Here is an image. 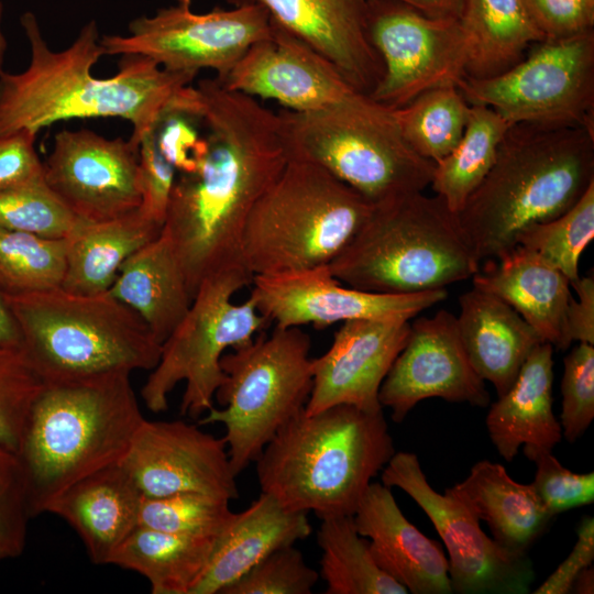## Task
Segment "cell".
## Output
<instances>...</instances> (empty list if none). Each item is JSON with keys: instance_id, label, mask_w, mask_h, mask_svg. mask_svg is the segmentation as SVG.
Returning <instances> with one entry per match:
<instances>
[{"instance_id": "ba28073f", "label": "cell", "mask_w": 594, "mask_h": 594, "mask_svg": "<svg viewBox=\"0 0 594 594\" xmlns=\"http://www.w3.org/2000/svg\"><path fill=\"white\" fill-rule=\"evenodd\" d=\"M373 204L320 166L289 157L253 206L241 260L254 275L329 264L369 218Z\"/></svg>"}, {"instance_id": "60d3db41", "label": "cell", "mask_w": 594, "mask_h": 594, "mask_svg": "<svg viewBox=\"0 0 594 594\" xmlns=\"http://www.w3.org/2000/svg\"><path fill=\"white\" fill-rule=\"evenodd\" d=\"M77 218L45 179L0 193V228L64 239Z\"/></svg>"}, {"instance_id": "484cf974", "label": "cell", "mask_w": 594, "mask_h": 594, "mask_svg": "<svg viewBox=\"0 0 594 594\" xmlns=\"http://www.w3.org/2000/svg\"><path fill=\"white\" fill-rule=\"evenodd\" d=\"M473 286L491 293L532 327L543 342L565 350V314L570 280L539 254L521 246L485 262L473 276Z\"/></svg>"}, {"instance_id": "11a10c76", "label": "cell", "mask_w": 594, "mask_h": 594, "mask_svg": "<svg viewBox=\"0 0 594 594\" xmlns=\"http://www.w3.org/2000/svg\"><path fill=\"white\" fill-rule=\"evenodd\" d=\"M572 590L578 594L594 593V569L592 565L582 570L575 578Z\"/></svg>"}, {"instance_id": "7a4b0ae2", "label": "cell", "mask_w": 594, "mask_h": 594, "mask_svg": "<svg viewBox=\"0 0 594 594\" xmlns=\"http://www.w3.org/2000/svg\"><path fill=\"white\" fill-rule=\"evenodd\" d=\"M21 25L31 57L23 72L0 74V134L20 129L38 133L59 121L113 117L131 122L130 140L139 145L170 98L197 75L124 55L114 76L97 78L92 67L103 51L96 21L86 23L75 41L57 52L48 46L32 12L21 15Z\"/></svg>"}, {"instance_id": "4316f807", "label": "cell", "mask_w": 594, "mask_h": 594, "mask_svg": "<svg viewBox=\"0 0 594 594\" xmlns=\"http://www.w3.org/2000/svg\"><path fill=\"white\" fill-rule=\"evenodd\" d=\"M553 345L537 344L508 391L491 405L485 419L488 436L507 462L519 448L524 453L549 450L562 440V429L552 409Z\"/></svg>"}, {"instance_id": "5b68a950", "label": "cell", "mask_w": 594, "mask_h": 594, "mask_svg": "<svg viewBox=\"0 0 594 594\" xmlns=\"http://www.w3.org/2000/svg\"><path fill=\"white\" fill-rule=\"evenodd\" d=\"M130 375L44 383L16 452L33 516L75 482L121 462L145 419Z\"/></svg>"}, {"instance_id": "3957f363", "label": "cell", "mask_w": 594, "mask_h": 594, "mask_svg": "<svg viewBox=\"0 0 594 594\" xmlns=\"http://www.w3.org/2000/svg\"><path fill=\"white\" fill-rule=\"evenodd\" d=\"M594 183V129L516 123L457 215L477 262L514 249L526 228L572 207Z\"/></svg>"}, {"instance_id": "6f0895ef", "label": "cell", "mask_w": 594, "mask_h": 594, "mask_svg": "<svg viewBox=\"0 0 594 594\" xmlns=\"http://www.w3.org/2000/svg\"><path fill=\"white\" fill-rule=\"evenodd\" d=\"M11 558L9 552L3 548V546L0 543V561Z\"/></svg>"}, {"instance_id": "8992f818", "label": "cell", "mask_w": 594, "mask_h": 594, "mask_svg": "<svg viewBox=\"0 0 594 594\" xmlns=\"http://www.w3.org/2000/svg\"><path fill=\"white\" fill-rule=\"evenodd\" d=\"M328 266L339 282L382 294L441 289L480 270L457 215L424 191L374 205Z\"/></svg>"}, {"instance_id": "d4e9b609", "label": "cell", "mask_w": 594, "mask_h": 594, "mask_svg": "<svg viewBox=\"0 0 594 594\" xmlns=\"http://www.w3.org/2000/svg\"><path fill=\"white\" fill-rule=\"evenodd\" d=\"M310 534L306 513L287 510L261 492L246 509L233 513L216 536L206 568L190 594H221L268 554Z\"/></svg>"}, {"instance_id": "836d02e7", "label": "cell", "mask_w": 594, "mask_h": 594, "mask_svg": "<svg viewBox=\"0 0 594 594\" xmlns=\"http://www.w3.org/2000/svg\"><path fill=\"white\" fill-rule=\"evenodd\" d=\"M492 108L470 105L464 132L457 146L435 164L431 188L458 215L495 162L509 127Z\"/></svg>"}, {"instance_id": "7c38bea8", "label": "cell", "mask_w": 594, "mask_h": 594, "mask_svg": "<svg viewBox=\"0 0 594 594\" xmlns=\"http://www.w3.org/2000/svg\"><path fill=\"white\" fill-rule=\"evenodd\" d=\"M532 45L496 76L464 75L457 87L468 103L492 108L510 124L594 129V30Z\"/></svg>"}, {"instance_id": "f35d334b", "label": "cell", "mask_w": 594, "mask_h": 594, "mask_svg": "<svg viewBox=\"0 0 594 594\" xmlns=\"http://www.w3.org/2000/svg\"><path fill=\"white\" fill-rule=\"evenodd\" d=\"M155 143L177 174L194 170L207 151L200 92L193 84L179 89L158 114L152 130Z\"/></svg>"}, {"instance_id": "1f68e13d", "label": "cell", "mask_w": 594, "mask_h": 594, "mask_svg": "<svg viewBox=\"0 0 594 594\" xmlns=\"http://www.w3.org/2000/svg\"><path fill=\"white\" fill-rule=\"evenodd\" d=\"M459 22L466 44L465 75L474 78L505 72L543 41L522 0H464Z\"/></svg>"}, {"instance_id": "e0dca14e", "label": "cell", "mask_w": 594, "mask_h": 594, "mask_svg": "<svg viewBox=\"0 0 594 594\" xmlns=\"http://www.w3.org/2000/svg\"><path fill=\"white\" fill-rule=\"evenodd\" d=\"M44 179L73 215L102 221L141 205L139 145L91 130H62L43 163Z\"/></svg>"}, {"instance_id": "ac0fdd59", "label": "cell", "mask_w": 594, "mask_h": 594, "mask_svg": "<svg viewBox=\"0 0 594 594\" xmlns=\"http://www.w3.org/2000/svg\"><path fill=\"white\" fill-rule=\"evenodd\" d=\"M463 348L457 316L444 309L410 322L407 342L384 378L378 399L402 422L421 400L442 398L476 407L490 404V393Z\"/></svg>"}, {"instance_id": "30bf717a", "label": "cell", "mask_w": 594, "mask_h": 594, "mask_svg": "<svg viewBox=\"0 0 594 594\" xmlns=\"http://www.w3.org/2000/svg\"><path fill=\"white\" fill-rule=\"evenodd\" d=\"M220 360L226 380L215 406L199 425L221 424L231 468L238 476L275 433L301 413L312 388L310 338L299 327L258 332Z\"/></svg>"}, {"instance_id": "b9f144b4", "label": "cell", "mask_w": 594, "mask_h": 594, "mask_svg": "<svg viewBox=\"0 0 594 594\" xmlns=\"http://www.w3.org/2000/svg\"><path fill=\"white\" fill-rule=\"evenodd\" d=\"M43 385L21 349L0 348V446L18 452Z\"/></svg>"}, {"instance_id": "6da1fadb", "label": "cell", "mask_w": 594, "mask_h": 594, "mask_svg": "<svg viewBox=\"0 0 594 594\" xmlns=\"http://www.w3.org/2000/svg\"><path fill=\"white\" fill-rule=\"evenodd\" d=\"M196 86L208 146L194 170L176 174L163 227L191 298L206 278L244 266L248 217L289 160L278 112L217 77Z\"/></svg>"}, {"instance_id": "8d00e7d4", "label": "cell", "mask_w": 594, "mask_h": 594, "mask_svg": "<svg viewBox=\"0 0 594 594\" xmlns=\"http://www.w3.org/2000/svg\"><path fill=\"white\" fill-rule=\"evenodd\" d=\"M66 239L0 228V292L18 296L62 286Z\"/></svg>"}, {"instance_id": "ab89813d", "label": "cell", "mask_w": 594, "mask_h": 594, "mask_svg": "<svg viewBox=\"0 0 594 594\" xmlns=\"http://www.w3.org/2000/svg\"><path fill=\"white\" fill-rule=\"evenodd\" d=\"M232 515L230 499L207 493L142 495L139 526L173 534L217 536Z\"/></svg>"}, {"instance_id": "83f0119b", "label": "cell", "mask_w": 594, "mask_h": 594, "mask_svg": "<svg viewBox=\"0 0 594 594\" xmlns=\"http://www.w3.org/2000/svg\"><path fill=\"white\" fill-rule=\"evenodd\" d=\"M459 304L458 329L470 363L502 396L531 350L543 341L514 308L491 293L473 287L460 296Z\"/></svg>"}, {"instance_id": "f1b7e54d", "label": "cell", "mask_w": 594, "mask_h": 594, "mask_svg": "<svg viewBox=\"0 0 594 594\" xmlns=\"http://www.w3.org/2000/svg\"><path fill=\"white\" fill-rule=\"evenodd\" d=\"M488 526L493 539L516 553H528L552 518L532 484L510 477L496 462L482 460L465 480L446 488Z\"/></svg>"}, {"instance_id": "7402d4cb", "label": "cell", "mask_w": 594, "mask_h": 594, "mask_svg": "<svg viewBox=\"0 0 594 594\" xmlns=\"http://www.w3.org/2000/svg\"><path fill=\"white\" fill-rule=\"evenodd\" d=\"M258 6L270 19L327 58L346 81L370 96L383 76L367 35V0H224Z\"/></svg>"}, {"instance_id": "680465c9", "label": "cell", "mask_w": 594, "mask_h": 594, "mask_svg": "<svg viewBox=\"0 0 594 594\" xmlns=\"http://www.w3.org/2000/svg\"><path fill=\"white\" fill-rule=\"evenodd\" d=\"M173 1H175L177 4L187 6V7H190L191 4V0H173Z\"/></svg>"}, {"instance_id": "d590c367", "label": "cell", "mask_w": 594, "mask_h": 594, "mask_svg": "<svg viewBox=\"0 0 594 594\" xmlns=\"http://www.w3.org/2000/svg\"><path fill=\"white\" fill-rule=\"evenodd\" d=\"M469 110L470 105L459 88L446 86L419 95L393 113L405 142L436 164L461 140Z\"/></svg>"}, {"instance_id": "cb8c5ba5", "label": "cell", "mask_w": 594, "mask_h": 594, "mask_svg": "<svg viewBox=\"0 0 594 594\" xmlns=\"http://www.w3.org/2000/svg\"><path fill=\"white\" fill-rule=\"evenodd\" d=\"M142 493L120 463L75 482L46 507L79 536L94 564H109L139 526Z\"/></svg>"}, {"instance_id": "52a82bcc", "label": "cell", "mask_w": 594, "mask_h": 594, "mask_svg": "<svg viewBox=\"0 0 594 594\" xmlns=\"http://www.w3.org/2000/svg\"><path fill=\"white\" fill-rule=\"evenodd\" d=\"M4 298L21 350L43 383L152 371L160 360L162 344L146 323L108 292L79 295L58 287Z\"/></svg>"}, {"instance_id": "ffe728a7", "label": "cell", "mask_w": 594, "mask_h": 594, "mask_svg": "<svg viewBox=\"0 0 594 594\" xmlns=\"http://www.w3.org/2000/svg\"><path fill=\"white\" fill-rule=\"evenodd\" d=\"M218 79L229 90L273 99L296 112L330 108L361 95L327 58L272 20L271 33Z\"/></svg>"}, {"instance_id": "4dcf8cb0", "label": "cell", "mask_w": 594, "mask_h": 594, "mask_svg": "<svg viewBox=\"0 0 594 594\" xmlns=\"http://www.w3.org/2000/svg\"><path fill=\"white\" fill-rule=\"evenodd\" d=\"M163 227L139 208L109 220L77 219L65 238L66 270L61 288L79 295L107 293L122 263L160 237Z\"/></svg>"}, {"instance_id": "4fadbf2b", "label": "cell", "mask_w": 594, "mask_h": 594, "mask_svg": "<svg viewBox=\"0 0 594 594\" xmlns=\"http://www.w3.org/2000/svg\"><path fill=\"white\" fill-rule=\"evenodd\" d=\"M270 33V15L258 6L195 13L176 3L132 20L128 35H103L100 45L103 55H140L170 72L212 69L222 78Z\"/></svg>"}, {"instance_id": "681fc988", "label": "cell", "mask_w": 594, "mask_h": 594, "mask_svg": "<svg viewBox=\"0 0 594 594\" xmlns=\"http://www.w3.org/2000/svg\"><path fill=\"white\" fill-rule=\"evenodd\" d=\"M36 135L29 129L0 134V193L44 179Z\"/></svg>"}, {"instance_id": "bcb514c9", "label": "cell", "mask_w": 594, "mask_h": 594, "mask_svg": "<svg viewBox=\"0 0 594 594\" xmlns=\"http://www.w3.org/2000/svg\"><path fill=\"white\" fill-rule=\"evenodd\" d=\"M525 455L537 466L531 484L551 515L556 516L593 503V472H572L564 468L549 450H534L525 452Z\"/></svg>"}, {"instance_id": "7dc6e473", "label": "cell", "mask_w": 594, "mask_h": 594, "mask_svg": "<svg viewBox=\"0 0 594 594\" xmlns=\"http://www.w3.org/2000/svg\"><path fill=\"white\" fill-rule=\"evenodd\" d=\"M141 205L139 209L164 226L176 178L175 167L158 150L151 131L139 143Z\"/></svg>"}, {"instance_id": "9f6ffc18", "label": "cell", "mask_w": 594, "mask_h": 594, "mask_svg": "<svg viewBox=\"0 0 594 594\" xmlns=\"http://www.w3.org/2000/svg\"><path fill=\"white\" fill-rule=\"evenodd\" d=\"M2 13H3V4L0 0V74L3 72L4 56H6V52L8 47L7 40L1 30Z\"/></svg>"}, {"instance_id": "db71d44e", "label": "cell", "mask_w": 594, "mask_h": 594, "mask_svg": "<svg viewBox=\"0 0 594 594\" xmlns=\"http://www.w3.org/2000/svg\"><path fill=\"white\" fill-rule=\"evenodd\" d=\"M0 348L21 349V334L16 321L0 292Z\"/></svg>"}, {"instance_id": "f907efd6", "label": "cell", "mask_w": 594, "mask_h": 594, "mask_svg": "<svg viewBox=\"0 0 594 594\" xmlns=\"http://www.w3.org/2000/svg\"><path fill=\"white\" fill-rule=\"evenodd\" d=\"M578 539L570 554L544 580L535 594H568L578 574L594 560V519L585 516L576 529Z\"/></svg>"}, {"instance_id": "9a60e30c", "label": "cell", "mask_w": 594, "mask_h": 594, "mask_svg": "<svg viewBox=\"0 0 594 594\" xmlns=\"http://www.w3.org/2000/svg\"><path fill=\"white\" fill-rule=\"evenodd\" d=\"M382 483L408 494L425 512L449 553L452 592L459 594H527L535 581L528 553L501 546L481 528L480 520L458 498L437 492L418 457L395 452L382 470Z\"/></svg>"}, {"instance_id": "f5cc1de1", "label": "cell", "mask_w": 594, "mask_h": 594, "mask_svg": "<svg viewBox=\"0 0 594 594\" xmlns=\"http://www.w3.org/2000/svg\"><path fill=\"white\" fill-rule=\"evenodd\" d=\"M433 18L459 19L464 0H398Z\"/></svg>"}, {"instance_id": "f6af8a7d", "label": "cell", "mask_w": 594, "mask_h": 594, "mask_svg": "<svg viewBox=\"0 0 594 594\" xmlns=\"http://www.w3.org/2000/svg\"><path fill=\"white\" fill-rule=\"evenodd\" d=\"M32 517L23 464L15 451L0 446V543L11 558L22 554Z\"/></svg>"}, {"instance_id": "d6986e66", "label": "cell", "mask_w": 594, "mask_h": 594, "mask_svg": "<svg viewBox=\"0 0 594 594\" xmlns=\"http://www.w3.org/2000/svg\"><path fill=\"white\" fill-rule=\"evenodd\" d=\"M120 464L144 496L200 492L239 497L226 440L182 420L144 419Z\"/></svg>"}, {"instance_id": "8fae6325", "label": "cell", "mask_w": 594, "mask_h": 594, "mask_svg": "<svg viewBox=\"0 0 594 594\" xmlns=\"http://www.w3.org/2000/svg\"><path fill=\"white\" fill-rule=\"evenodd\" d=\"M252 279L244 266H235L200 284L186 316L163 342L160 360L141 388L151 411L166 410L168 395L180 382L186 384L179 407L183 416L198 419L213 407L216 392L226 380L222 355L250 342L268 324L251 297L241 304L231 300Z\"/></svg>"}, {"instance_id": "d6a6232c", "label": "cell", "mask_w": 594, "mask_h": 594, "mask_svg": "<svg viewBox=\"0 0 594 594\" xmlns=\"http://www.w3.org/2000/svg\"><path fill=\"white\" fill-rule=\"evenodd\" d=\"M215 538L138 526L114 551L109 564L146 578L153 594H190L206 568Z\"/></svg>"}, {"instance_id": "816d5d0a", "label": "cell", "mask_w": 594, "mask_h": 594, "mask_svg": "<svg viewBox=\"0 0 594 594\" xmlns=\"http://www.w3.org/2000/svg\"><path fill=\"white\" fill-rule=\"evenodd\" d=\"M578 298L571 296L565 314V344L573 341L594 344V278L584 276L571 284Z\"/></svg>"}, {"instance_id": "e575fe53", "label": "cell", "mask_w": 594, "mask_h": 594, "mask_svg": "<svg viewBox=\"0 0 594 594\" xmlns=\"http://www.w3.org/2000/svg\"><path fill=\"white\" fill-rule=\"evenodd\" d=\"M317 540L326 594L408 593L377 565L369 540L356 529L353 515L322 518Z\"/></svg>"}, {"instance_id": "f546056e", "label": "cell", "mask_w": 594, "mask_h": 594, "mask_svg": "<svg viewBox=\"0 0 594 594\" xmlns=\"http://www.w3.org/2000/svg\"><path fill=\"white\" fill-rule=\"evenodd\" d=\"M108 293L134 310L161 344L184 319L193 300L164 230L122 263Z\"/></svg>"}, {"instance_id": "277c9868", "label": "cell", "mask_w": 594, "mask_h": 594, "mask_svg": "<svg viewBox=\"0 0 594 594\" xmlns=\"http://www.w3.org/2000/svg\"><path fill=\"white\" fill-rule=\"evenodd\" d=\"M383 409L339 404L287 421L255 460L261 492L320 519L353 515L395 453Z\"/></svg>"}, {"instance_id": "7bdbcfd3", "label": "cell", "mask_w": 594, "mask_h": 594, "mask_svg": "<svg viewBox=\"0 0 594 594\" xmlns=\"http://www.w3.org/2000/svg\"><path fill=\"white\" fill-rule=\"evenodd\" d=\"M318 579L293 544L268 554L221 594H310Z\"/></svg>"}, {"instance_id": "9c48e42d", "label": "cell", "mask_w": 594, "mask_h": 594, "mask_svg": "<svg viewBox=\"0 0 594 594\" xmlns=\"http://www.w3.org/2000/svg\"><path fill=\"white\" fill-rule=\"evenodd\" d=\"M278 114L289 157L320 166L373 205L431 184L435 164L405 142L393 110L367 95Z\"/></svg>"}, {"instance_id": "c3c4849f", "label": "cell", "mask_w": 594, "mask_h": 594, "mask_svg": "<svg viewBox=\"0 0 594 594\" xmlns=\"http://www.w3.org/2000/svg\"><path fill=\"white\" fill-rule=\"evenodd\" d=\"M543 40L572 36L594 26V0H522Z\"/></svg>"}, {"instance_id": "ee69618b", "label": "cell", "mask_w": 594, "mask_h": 594, "mask_svg": "<svg viewBox=\"0 0 594 594\" xmlns=\"http://www.w3.org/2000/svg\"><path fill=\"white\" fill-rule=\"evenodd\" d=\"M563 363L559 422L562 438L573 443L594 418V344L579 342Z\"/></svg>"}, {"instance_id": "2e32d148", "label": "cell", "mask_w": 594, "mask_h": 594, "mask_svg": "<svg viewBox=\"0 0 594 594\" xmlns=\"http://www.w3.org/2000/svg\"><path fill=\"white\" fill-rule=\"evenodd\" d=\"M250 297L268 323L322 329L353 319H407L444 300L446 288L382 294L343 287L328 264L302 271L254 275Z\"/></svg>"}, {"instance_id": "44dd1931", "label": "cell", "mask_w": 594, "mask_h": 594, "mask_svg": "<svg viewBox=\"0 0 594 594\" xmlns=\"http://www.w3.org/2000/svg\"><path fill=\"white\" fill-rule=\"evenodd\" d=\"M410 331L407 319H353L342 322L330 348L312 359V388L305 411L349 404L380 410L378 393Z\"/></svg>"}, {"instance_id": "74e56055", "label": "cell", "mask_w": 594, "mask_h": 594, "mask_svg": "<svg viewBox=\"0 0 594 594\" xmlns=\"http://www.w3.org/2000/svg\"><path fill=\"white\" fill-rule=\"evenodd\" d=\"M593 238L594 183L560 216L524 229L516 243L557 267L571 285L580 278V257Z\"/></svg>"}, {"instance_id": "5bb4252c", "label": "cell", "mask_w": 594, "mask_h": 594, "mask_svg": "<svg viewBox=\"0 0 594 594\" xmlns=\"http://www.w3.org/2000/svg\"><path fill=\"white\" fill-rule=\"evenodd\" d=\"M367 35L383 64L370 98L392 110L465 75L466 44L459 19L433 18L398 0H367Z\"/></svg>"}, {"instance_id": "603a6c76", "label": "cell", "mask_w": 594, "mask_h": 594, "mask_svg": "<svg viewBox=\"0 0 594 594\" xmlns=\"http://www.w3.org/2000/svg\"><path fill=\"white\" fill-rule=\"evenodd\" d=\"M353 519L377 565L408 593H453L443 549L405 517L391 487L372 482Z\"/></svg>"}]
</instances>
